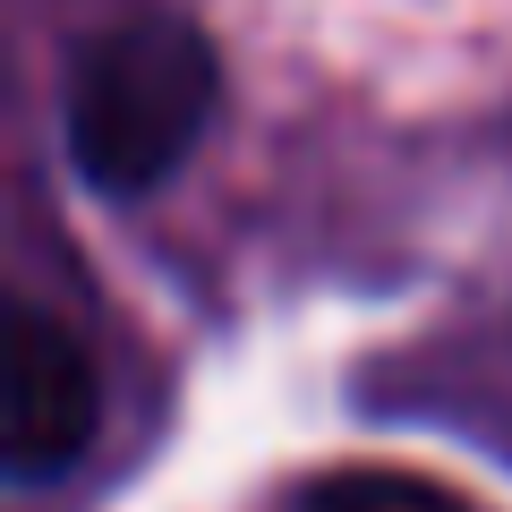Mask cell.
Returning a JSON list of instances; mask_svg holds the SVG:
<instances>
[{"label":"cell","instance_id":"3957f363","mask_svg":"<svg viewBox=\"0 0 512 512\" xmlns=\"http://www.w3.org/2000/svg\"><path fill=\"white\" fill-rule=\"evenodd\" d=\"M299 512H470L453 487H436V478H410V470H333L316 478L308 495H299Z\"/></svg>","mask_w":512,"mask_h":512},{"label":"cell","instance_id":"6da1fadb","mask_svg":"<svg viewBox=\"0 0 512 512\" xmlns=\"http://www.w3.org/2000/svg\"><path fill=\"white\" fill-rule=\"evenodd\" d=\"M222 94V60L188 18H128L86 43L69 77V154L103 197L171 180L180 154L205 137Z\"/></svg>","mask_w":512,"mask_h":512},{"label":"cell","instance_id":"7a4b0ae2","mask_svg":"<svg viewBox=\"0 0 512 512\" xmlns=\"http://www.w3.org/2000/svg\"><path fill=\"white\" fill-rule=\"evenodd\" d=\"M103 427V376H94L86 342L60 325L52 308H18L9 316V427H0V453L18 487L77 470Z\"/></svg>","mask_w":512,"mask_h":512}]
</instances>
